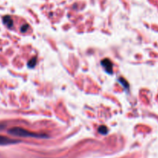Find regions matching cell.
I'll return each mask as SVG.
<instances>
[{
	"instance_id": "obj_1",
	"label": "cell",
	"mask_w": 158,
	"mask_h": 158,
	"mask_svg": "<svg viewBox=\"0 0 158 158\" xmlns=\"http://www.w3.org/2000/svg\"><path fill=\"white\" fill-rule=\"evenodd\" d=\"M9 134L17 136H23V137H37V138H47V136H44L41 134H37L34 132H31L26 129L19 128V127H14L8 131Z\"/></svg>"
},
{
	"instance_id": "obj_2",
	"label": "cell",
	"mask_w": 158,
	"mask_h": 158,
	"mask_svg": "<svg viewBox=\"0 0 158 158\" xmlns=\"http://www.w3.org/2000/svg\"><path fill=\"white\" fill-rule=\"evenodd\" d=\"M101 65L104 68L105 71L108 74H112L113 71V65H112V61L108 59H104L101 61Z\"/></svg>"
},
{
	"instance_id": "obj_3",
	"label": "cell",
	"mask_w": 158,
	"mask_h": 158,
	"mask_svg": "<svg viewBox=\"0 0 158 158\" xmlns=\"http://www.w3.org/2000/svg\"><path fill=\"white\" fill-rule=\"evenodd\" d=\"M19 140H13L11 138H9L7 136H0V146H5V145H10V144H14L18 143Z\"/></svg>"
},
{
	"instance_id": "obj_4",
	"label": "cell",
	"mask_w": 158,
	"mask_h": 158,
	"mask_svg": "<svg viewBox=\"0 0 158 158\" xmlns=\"http://www.w3.org/2000/svg\"><path fill=\"white\" fill-rule=\"evenodd\" d=\"M3 22H4V23L6 24V26H8V27H11V26H13V20H12L11 17H4Z\"/></svg>"
},
{
	"instance_id": "obj_5",
	"label": "cell",
	"mask_w": 158,
	"mask_h": 158,
	"mask_svg": "<svg viewBox=\"0 0 158 158\" xmlns=\"http://www.w3.org/2000/svg\"><path fill=\"white\" fill-rule=\"evenodd\" d=\"M108 132V129L105 126H101L99 127V132L101 133V134L105 135L107 134Z\"/></svg>"
},
{
	"instance_id": "obj_6",
	"label": "cell",
	"mask_w": 158,
	"mask_h": 158,
	"mask_svg": "<svg viewBox=\"0 0 158 158\" xmlns=\"http://www.w3.org/2000/svg\"><path fill=\"white\" fill-rule=\"evenodd\" d=\"M36 62H37V59H36V57H33V58L28 62V66H29V68H33V67L35 66Z\"/></svg>"
},
{
	"instance_id": "obj_7",
	"label": "cell",
	"mask_w": 158,
	"mask_h": 158,
	"mask_svg": "<svg viewBox=\"0 0 158 158\" xmlns=\"http://www.w3.org/2000/svg\"><path fill=\"white\" fill-rule=\"evenodd\" d=\"M27 28H28V25H24V26H23L22 27H21V31L26 32V29H27Z\"/></svg>"
}]
</instances>
